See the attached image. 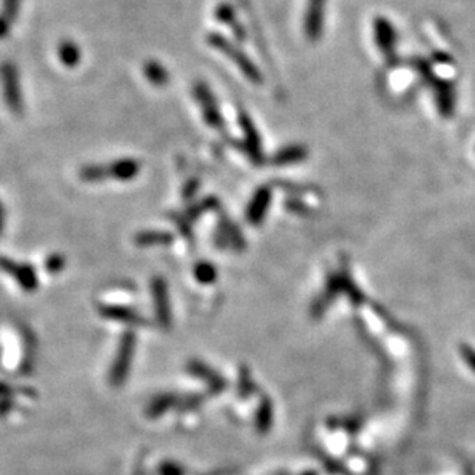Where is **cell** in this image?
I'll list each match as a JSON object with an SVG mask.
<instances>
[{"mask_svg": "<svg viewBox=\"0 0 475 475\" xmlns=\"http://www.w3.org/2000/svg\"><path fill=\"white\" fill-rule=\"evenodd\" d=\"M142 171V163L136 159L125 157L109 163H91L79 169V179L86 183L117 180L130 182L134 180Z\"/></svg>", "mask_w": 475, "mask_h": 475, "instance_id": "cell-1", "label": "cell"}, {"mask_svg": "<svg viewBox=\"0 0 475 475\" xmlns=\"http://www.w3.org/2000/svg\"><path fill=\"white\" fill-rule=\"evenodd\" d=\"M206 42L210 43L214 49H217L221 54H225L229 61L234 62L237 68H239L251 81L262 80L260 72H258L257 66L251 62V59L244 54L239 47L234 45L231 40L226 39L224 34L211 33L206 37Z\"/></svg>", "mask_w": 475, "mask_h": 475, "instance_id": "cell-2", "label": "cell"}, {"mask_svg": "<svg viewBox=\"0 0 475 475\" xmlns=\"http://www.w3.org/2000/svg\"><path fill=\"white\" fill-rule=\"evenodd\" d=\"M0 80H2L3 99L6 107L10 108L13 114L20 116L24 113V98H22L19 72L16 65L11 62H5L0 66Z\"/></svg>", "mask_w": 475, "mask_h": 475, "instance_id": "cell-3", "label": "cell"}, {"mask_svg": "<svg viewBox=\"0 0 475 475\" xmlns=\"http://www.w3.org/2000/svg\"><path fill=\"white\" fill-rule=\"evenodd\" d=\"M136 350V337L134 334L126 332L120 340V345H118L117 355L113 363V368H111L109 373V382L114 386H120L125 383L126 377L130 374V368L132 363V355H134Z\"/></svg>", "mask_w": 475, "mask_h": 475, "instance_id": "cell-4", "label": "cell"}, {"mask_svg": "<svg viewBox=\"0 0 475 475\" xmlns=\"http://www.w3.org/2000/svg\"><path fill=\"white\" fill-rule=\"evenodd\" d=\"M194 98L198 103L200 109H202L205 123L208 126H211V128L214 130H219V131L224 130L225 122H224V116H221V111L219 108L217 99H215V95L212 94L210 86H208L205 81H197V84L194 85Z\"/></svg>", "mask_w": 475, "mask_h": 475, "instance_id": "cell-5", "label": "cell"}, {"mask_svg": "<svg viewBox=\"0 0 475 475\" xmlns=\"http://www.w3.org/2000/svg\"><path fill=\"white\" fill-rule=\"evenodd\" d=\"M0 270L16 280V283L25 291H34L37 285H39V277H37L36 270L28 263H20L11 260V258L0 257Z\"/></svg>", "mask_w": 475, "mask_h": 475, "instance_id": "cell-6", "label": "cell"}, {"mask_svg": "<svg viewBox=\"0 0 475 475\" xmlns=\"http://www.w3.org/2000/svg\"><path fill=\"white\" fill-rule=\"evenodd\" d=\"M151 293L154 300V309L157 320L163 325L168 326L171 320V311H169V295H168V286L165 280L162 277H154L151 283Z\"/></svg>", "mask_w": 475, "mask_h": 475, "instance_id": "cell-7", "label": "cell"}, {"mask_svg": "<svg viewBox=\"0 0 475 475\" xmlns=\"http://www.w3.org/2000/svg\"><path fill=\"white\" fill-rule=\"evenodd\" d=\"M239 122L244 134V148H247V153L251 155L252 160L258 162L262 157V154H260V140H258V132L256 131V126L251 122L248 114L243 113V111L239 113Z\"/></svg>", "mask_w": 475, "mask_h": 475, "instance_id": "cell-8", "label": "cell"}, {"mask_svg": "<svg viewBox=\"0 0 475 475\" xmlns=\"http://www.w3.org/2000/svg\"><path fill=\"white\" fill-rule=\"evenodd\" d=\"M100 314L108 318V320H114V322H120L125 325H143L145 320L137 311L131 309V308H126V306H118V305H105L100 308Z\"/></svg>", "mask_w": 475, "mask_h": 475, "instance_id": "cell-9", "label": "cell"}, {"mask_svg": "<svg viewBox=\"0 0 475 475\" xmlns=\"http://www.w3.org/2000/svg\"><path fill=\"white\" fill-rule=\"evenodd\" d=\"M188 369H189V373H191L192 375H197L198 378H202V380H203L208 386H210V389H211L212 392H215V394H217V392H220L221 389H224V386H225L224 378H221L217 373H215V371H212V369H210L208 366H205L203 363H200V361H192Z\"/></svg>", "mask_w": 475, "mask_h": 475, "instance_id": "cell-10", "label": "cell"}, {"mask_svg": "<svg viewBox=\"0 0 475 475\" xmlns=\"http://www.w3.org/2000/svg\"><path fill=\"white\" fill-rule=\"evenodd\" d=\"M57 57L66 68H76L81 61V51L76 42L63 40L57 47Z\"/></svg>", "mask_w": 475, "mask_h": 475, "instance_id": "cell-11", "label": "cell"}, {"mask_svg": "<svg viewBox=\"0 0 475 475\" xmlns=\"http://www.w3.org/2000/svg\"><path fill=\"white\" fill-rule=\"evenodd\" d=\"M270 202V191L268 189H258L256 192V196L254 198L251 200V203L248 206V220L251 221V224H260L262 219H263V214L266 211V205H268Z\"/></svg>", "mask_w": 475, "mask_h": 475, "instance_id": "cell-12", "label": "cell"}, {"mask_svg": "<svg viewBox=\"0 0 475 475\" xmlns=\"http://www.w3.org/2000/svg\"><path fill=\"white\" fill-rule=\"evenodd\" d=\"M174 240V235L166 231H140L136 237L134 242L137 247H166L171 242Z\"/></svg>", "mask_w": 475, "mask_h": 475, "instance_id": "cell-13", "label": "cell"}, {"mask_svg": "<svg viewBox=\"0 0 475 475\" xmlns=\"http://www.w3.org/2000/svg\"><path fill=\"white\" fill-rule=\"evenodd\" d=\"M143 76L153 86L162 88L169 81V72L160 62L148 61L143 65Z\"/></svg>", "mask_w": 475, "mask_h": 475, "instance_id": "cell-14", "label": "cell"}, {"mask_svg": "<svg viewBox=\"0 0 475 475\" xmlns=\"http://www.w3.org/2000/svg\"><path fill=\"white\" fill-rule=\"evenodd\" d=\"M215 19L221 22L224 25H228L229 28H231L234 34L239 37V39H243V29L239 26V24H237L235 13L233 10V6H229L228 3L219 5L217 8H215Z\"/></svg>", "mask_w": 475, "mask_h": 475, "instance_id": "cell-15", "label": "cell"}, {"mask_svg": "<svg viewBox=\"0 0 475 475\" xmlns=\"http://www.w3.org/2000/svg\"><path fill=\"white\" fill-rule=\"evenodd\" d=\"M194 277L203 285L214 283L217 279V271H215L214 265L210 262H200L194 268Z\"/></svg>", "mask_w": 475, "mask_h": 475, "instance_id": "cell-16", "label": "cell"}, {"mask_svg": "<svg viewBox=\"0 0 475 475\" xmlns=\"http://www.w3.org/2000/svg\"><path fill=\"white\" fill-rule=\"evenodd\" d=\"M176 403H177V398L174 396H159L153 400L150 407H148V414L153 415V417H155V415H162Z\"/></svg>", "mask_w": 475, "mask_h": 475, "instance_id": "cell-17", "label": "cell"}, {"mask_svg": "<svg viewBox=\"0 0 475 475\" xmlns=\"http://www.w3.org/2000/svg\"><path fill=\"white\" fill-rule=\"evenodd\" d=\"M19 5H20V0H3L2 2V16L8 22H11V24L14 22V19L17 17Z\"/></svg>", "mask_w": 475, "mask_h": 475, "instance_id": "cell-18", "label": "cell"}, {"mask_svg": "<svg viewBox=\"0 0 475 475\" xmlns=\"http://www.w3.org/2000/svg\"><path fill=\"white\" fill-rule=\"evenodd\" d=\"M65 263H66V260H65L63 256L53 254L45 260V270H47V272H51V274L61 272L65 268Z\"/></svg>", "mask_w": 475, "mask_h": 475, "instance_id": "cell-19", "label": "cell"}, {"mask_svg": "<svg viewBox=\"0 0 475 475\" xmlns=\"http://www.w3.org/2000/svg\"><path fill=\"white\" fill-rule=\"evenodd\" d=\"M183 469L176 463H163L160 467V475H183Z\"/></svg>", "mask_w": 475, "mask_h": 475, "instance_id": "cell-20", "label": "cell"}, {"mask_svg": "<svg viewBox=\"0 0 475 475\" xmlns=\"http://www.w3.org/2000/svg\"><path fill=\"white\" fill-rule=\"evenodd\" d=\"M11 26H13L11 22L6 20L2 14H0V39H5V37L10 34Z\"/></svg>", "mask_w": 475, "mask_h": 475, "instance_id": "cell-21", "label": "cell"}, {"mask_svg": "<svg viewBox=\"0 0 475 475\" xmlns=\"http://www.w3.org/2000/svg\"><path fill=\"white\" fill-rule=\"evenodd\" d=\"M197 189H198V180H189L187 183V187H185V189H183V196L189 198L196 194Z\"/></svg>", "mask_w": 475, "mask_h": 475, "instance_id": "cell-22", "label": "cell"}, {"mask_svg": "<svg viewBox=\"0 0 475 475\" xmlns=\"http://www.w3.org/2000/svg\"><path fill=\"white\" fill-rule=\"evenodd\" d=\"M5 225V212H3V206L0 203V234H2V229Z\"/></svg>", "mask_w": 475, "mask_h": 475, "instance_id": "cell-23", "label": "cell"}]
</instances>
